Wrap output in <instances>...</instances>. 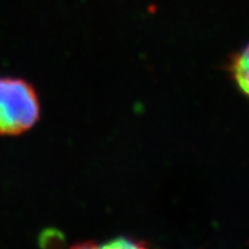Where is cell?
Returning a JSON list of instances; mask_svg holds the SVG:
<instances>
[{"label":"cell","mask_w":249,"mask_h":249,"mask_svg":"<svg viewBox=\"0 0 249 249\" xmlns=\"http://www.w3.org/2000/svg\"><path fill=\"white\" fill-rule=\"evenodd\" d=\"M39 118L35 90L21 79L0 77V135H18Z\"/></svg>","instance_id":"1"},{"label":"cell","mask_w":249,"mask_h":249,"mask_svg":"<svg viewBox=\"0 0 249 249\" xmlns=\"http://www.w3.org/2000/svg\"><path fill=\"white\" fill-rule=\"evenodd\" d=\"M231 71L239 88L249 96V45L233 57Z\"/></svg>","instance_id":"2"},{"label":"cell","mask_w":249,"mask_h":249,"mask_svg":"<svg viewBox=\"0 0 249 249\" xmlns=\"http://www.w3.org/2000/svg\"><path fill=\"white\" fill-rule=\"evenodd\" d=\"M143 244H140V242L132 240V239L124 238V236H120V238L113 239V240L107 242V244L102 245V247H111V248H140L143 247Z\"/></svg>","instance_id":"3"}]
</instances>
